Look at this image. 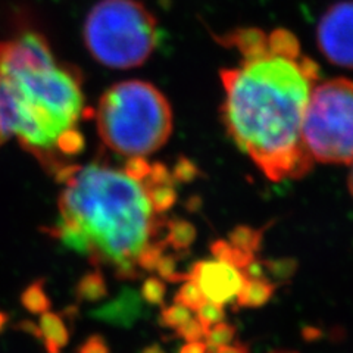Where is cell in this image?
Segmentation results:
<instances>
[{"label": "cell", "instance_id": "4dcf8cb0", "mask_svg": "<svg viewBox=\"0 0 353 353\" xmlns=\"http://www.w3.org/2000/svg\"><path fill=\"white\" fill-rule=\"evenodd\" d=\"M352 165H353V163H352ZM347 184H349V192H350L352 199H353V167H352V171H350V174H349V181H347Z\"/></svg>", "mask_w": 353, "mask_h": 353}, {"label": "cell", "instance_id": "ac0fdd59", "mask_svg": "<svg viewBox=\"0 0 353 353\" xmlns=\"http://www.w3.org/2000/svg\"><path fill=\"white\" fill-rule=\"evenodd\" d=\"M190 318H192L190 309H187L185 306L174 302L170 306L162 307L161 315H159V321L163 327L176 330V328H180L184 323L189 321Z\"/></svg>", "mask_w": 353, "mask_h": 353}, {"label": "cell", "instance_id": "484cf974", "mask_svg": "<svg viewBox=\"0 0 353 353\" xmlns=\"http://www.w3.org/2000/svg\"><path fill=\"white\" fill-rule=\"evenodd\" d=\"M174 175H175V180L179 183H189V181H193L199 171L197 168L194 167V165L187 161V159H180L179 162L175 163V167L172 170Z\"/></svg>", "mask_w": 353, "mask_h": 353}, {"label": "cell", "instance_id": "4316f807", "mask_svg": "<svg viewBox=\"0 0 353 353\" xmlns=\"http://www.w3.org/2000/svg\"><path fill=\"white\" fill-rule=\"evenodd\" d=\"M79 353H109V347L103 337L92 336L80 346Z\"/></svg>", "mask_w": 353, "mask_h": 353}, {"label": "cell", "instance_id": "f546056e", "mask_svg": "<svg viewBox=\"0 0 353 353\" xmlns=\"http://www.w3.org/2000/svg\"><path fill=\"white\" fill-rule=\"evenodd\" d=\"M141 353H165V350L159 345H150L143 349Z\"/></svg>", "mask_w": 353, "mask_h": 353}, {"label": "cell", "instance_id": "7c38bea8", "mask_svg": "<svg viewBox=\"0 0 353 353\" xmlns=\"http://www.w3.org/2000/svg\"><path fill=\"white\" fill-rule=\"evenodd\" d=\"M165 227H167V236L163 240L167 246H171L176 252L192 248L197 236V231L192 223L185 219H171L167 221Z\"/></svg>", "mask_w": 353, "mask_h": 353}, {"label": "cell", "instance_id": "d4e9b609", "mask_svg": "<svg viewBox=\"0 0 353 353\" xmlns=\"http://www.w3.org/2000/svg\"><path fill=\"white\" fill-rule=\"evenodd\" d=\"M176 336L181 337L184 341H197V340H203L208 330L202 325V323L199 321L197 318H190L189 321L184 323L180 328H176Z\"/></svg>", "mask_w": 353, "mask_h": 353}, {"label": "cell", "instance_id": "f1b7e54d", "mask_svg": "<svg viewBox=\"0 0 353 353\" xmlns=\"http://www.w3.org/2000/svg\"><path fill=\"white\" fill-rule=\"evenodd\" d=\"M215 353H250L249 347L243 343H230L219 347Z\"/></svg>", "mask_w": 353, "mask_h": 353}, {"label": "cell", "instance_id": "7402d4cb", "mask_svg": "<svg viewBox=\"0 0 353 353\" xmlns=\"http://www.w3.org/2000/svg\"><path fill=\"white\" fill-rule=\"evenodd\" d=\"M154 271L165 283H183L189 279V274L180 272L176 268V258L174 255H165V253L159 258Z\"/></svg>", "mask_w": 353, "mask_h": 353}, {"label": "cell", "instance_id": "52a82bcc", "mask_svg": "<svg viewBox=\"0 0 353 353\" xmlns=\"http://www.w3.org/2000/svg\"><path fill=\"white\" fill-rule=\"evenodd\" d=\"M316 41L327 61L353 68V0L337 2L325 10L318 22Z\"/></svg>", "mask_w": 353, "mask_h": 353}, {"label": "cell", "instance_id": "cb8c5ba5", "mask_svg": "<svg viewBox=\"0 0 353 353\" xmlns=\"http://www.w3.org/2000/svg\"><path fill=\"white\" fill-rule=\"evenodd\" d=\"M22 302L31 312H44L49 307V299L43 290L41 283L32 284L22 296Z\"/></svg>", "mask_w": 353, "mask_h": 353}, {"label": "cell", "instance_id": "5bb4252c", "mask_svg": "<svg viewBox=\"0 0 353 353\" xmlns=\"http://www.w3.org/2000/svg\"><path fill=\"white\" fill-rule=\"evenodd\" d=\"M262 237H263V230H256L249 225H237L230 231L228 241L236 248L255 255V253L261 249Z\"/></svg>", "mask_w": 353, "mask_h": 353}, {"label": "cell", "instance_id": "3957f363", "mask_svg": "<svg viewBox=\"0 0 353 353\" xmlns=\"http://www.w3.org/2000/svg\"><path fill=\"white\" fill-rule=\"evenodd\" d=\"M87 110L80 70L39 31L0 40V148L17 141L57 179L84 150Z\"/></svg>", "mask_w": 353, "mask_h": 353}, {"label": "cell", "instance_id": "ba28073f", "mask_svg": "<svg viewBox=\"0 0 353 353\" xmlns=\"http://www.w3.org/2000/svg\"><path fill=\"white\" fill-rule=\"evenodd\" d=\"M187 274H189V279L194 280L201 287L206 301L219 305H225L236 299L246 281L241 270L218 259L199 261L193 263Z\"/></svg>", "mask_w": 353, "mask_h": 353}, {"label": "cell", "instance_id": "e0dca14e", "mask_svg": "<svg viewBox=\"0 0 353 353\" xmlns=\"http://www.w3.org/2000/svg\"><path fill=\"white\" fill-rule=\"evenodd\" d=\"M205 301L206 297L203 296L201 287H199L197 283L192 279H187L185 281H183L181 287L179 289V292L175 293V297H174L175 303L185 306L187 309H190L192 312H194Z\"/></svg>", "mask_w": 353, "mask_h": 353}, {"label": "cell", "instance_id": "5b68a950", "mask_svg": "<svg viewBox=\"0 0 353 353\" xmlns=\"http://www.w3.org/2000/svg\"><path fill=\"white\" fill-rule=\"evenodd\" d=\"M83 40L103 66L137 68L158 46V21L139 0H99L84 19Z\"/></svg>", "mask_w": 353, "mask_h": 353}, {"label": "cell", "instance_id": "603a6c76", "mask_svg": "<svg viewBox=\"0 0 353 353\" xmlns=\"http://www.w3.org/2000/svg\"><path fill=\"white\" fill-rule=\"evenodd\" d=\"M196 318L202 323V325L209 330L212 325L224 321L225 319V311L224 305H219L211 301H205L201 306L196 309Z\"/></svg>", "mask_w": 353, "mask_h": 353}, {"label": "cell", "instance_id": "9a60e30c", "mask_svg": "<svg viewBox=\"0 0 353 353\" xmlns=\"http://www.w3.org/2000/svg\"><path fill=\"white\" fill-rule=\"evenodd\" d=\"M236 337V327L225 321H221L208 330L203 339L206 345V353H215L219 347L233 343Z\"/></svg>", "mask_w": 353, "mask_h": 353}, {"label": "cell", "instance_id": "83f0119b", "mask_svg": "<svg viewBox=\"0 0 353 353\" xmlns=\"http://www.w3.org/2000/svg\"><path fill=\"white\" fill-rule=\"evenodd\" d=\"M180 353H206V345L203 340L185 341V345L180 349Z\"/></svg>", "mask_w": 353, "mask_h": 353}, {"label": "cell", "instance_id": "d6a6232c", "mask_svg": "<svg viewBox=\"0 0 353 353\" xmlns=\"http://www.w3.org/2000/svg\"><path fill=\"white\" fill-rule=\"evenodd\" d=\"M2 321H3V318H2V315H0V324H2Z\"/></svg>", "mask_w": 353, "mask_h": 353}, {"label": "cell", "instance_id": "44dd1931", "mask_svg": "<svg viewBox=\"0 0 353 353\" xmlns=\"http://www.w3.org/2000/svg\"><path fill=\"white\" fill-rule=\"evenodd\" d=\"M165 248H167V243H165V240H157V241L149 243V245L141 250L140 256L137 259L139 270L146 271V272L154 271L159 258L163 255Z\"/></svg>", "mask_w": 353, "mask_h": 353}, {"label": "cell", "instance_id": "d6986e66", "mask_svg": "<svg viewBox=\"0 0 353 353\" xmlns=\"http://www.w3.org/2000/svg\"><path fill=\"white\" fill-rule=\"evenodd\" d=\"M165 294H167V285H165V281L162 279L149 277L143 281L140 296L149 305L163 306Z\"/></svg>", "mask_w": 353, "mask_h": 353}, {"label": "cell", "instance_id": "ffe728a7", "mask_svg": "<svg viewBox=\"0 0 353 353\" xmlns=\"http://www.w3.org/2000/svg\"><path fill=\"white\" fill-rule=\"evenodd\" d=\"M262 265L265 268V272H270L271 277L279 281H285L293 277L297 268L296 261L292 258L265 259L262 261Z\"/></svg>", "mask_w": 353, "mask_h": 353}, {"label": "cell", "instance_id": "6da1fadb", "mask_svg": "<svg viewBox=\"0 0 353 353\" xmlns=\"http://www.w3.org/2000/svg\"><path fill=\"white\" fill-rule=\"evenodd\" d=\"M219 41L239 57L236 65L221 70L230 137L268 180L302 179L314 167L302 123L319 83L318 63L284 28H237Z\"/></svg>", "mask_w": 353, "mask_h": 353}, {"label": "cell", "instance_id": "4fadbf2b", "mask_svg": "<svg viewBox=\"0 0 353 353\" xmlns=\"http://www.w3.org/2000/svg\"><path fill=\"white\" fill-rule=\"evenodd\" d=\"M211 252H212V256L215 259L233 265V267H236L241 271L245 270L248 265L256 258L253 253L245 252V250L236 248L234 245H231L228 240L214 241L211 245Z\"/></svg>", "mask_w": 353, "mask_h": 353}, {"label": "cell", "instance_id": "1f68e13d", "mask_svg": "<svg viewBox=\"0 0 353 353\" xmlns=\"http://www.w3.org/2000/svg\"><path fill=\"white\" fill-rule=\"evenodd\" d=\"M270 353H297V352H293V350H272Z\"/></svg>", "mask_w": 353, "mask_h": 353}, {"label": "cell", "instance_id": "277c9868", "mask_svg": "<svg viewBox=\"0 0 353 353\" xmlns=\"http://www.w3.org/2000/svg\"><path fill=\"white\" fill-rule=\"evenodd\" d=\"M94 118L106 149L124 158L158 152L167 145L174 125L168 99L143 80L110 85L99 99Z\"/></svg>", "mask_w": 353, "mask_h": 353}, {"label": "cell", "instance_id": "8fae6325", "mask_svg": "<svg viewBox=\"0 0 353 353\" xmlns=\"http://www.w3.org/2000/svg\"><path fill=\"white\" fill-rule=\"evenodd\" d=\"M37 336L44 340V345H46L49 353H59L61 349L68 343L70 331L63 324L62 318L58 315L43 314Z\"/></svg>", "mask_w": 353, "mask_h": 353}, {"label": "cell", "instance_id": "8992f818", "mask_svg": "<svg viewBox=\"0 0 353 353\" xmlns=\"http://www.w3.org/2000/svg\"><path fill=\"white\" fill-rule=\"evenodd\" d=\"M302 139L314 162L353 163V81L318 83L303 115Z\"/></svg>", "mask_w": 353, "mask_h": 353}, {"label": "cell", "instance_id": "2e32d148", "mask_svg": "<svg viewBox=\"0 0 353 353\" xmlns=\"http://www.w3.org/2000/svg\"><path fill=\"white\" fill-rule=\"evenodd\" d=\"M108 294L106 281L102 272L87 274L79 284V296L83 301H99Z\"/></svg>", "mask_w": 353, "mask_h": 353}, {"label": "cell", "instance_id": "9c48e42d", "mask_svg": "<svg viewBox=\"0 0 353 353\" xmlns=\"http://www.w3.org/2000/svg\"><path fill=\"white\" fill-rule=\"evenodd\" d=\"M140 311L141 296L136 294L132 290H125L119 299L101 309L97 314L101 315V318L108 319V321L130 325L140 316Z\"/></svg>", "mask_w": 353, "mask_h": 353}, {"label": "cell", "instance_id": "30bf717a", "mask_svg": "<svg viewBox=\"0 0 353 353\" xmlns=\"http://www.w3.org/2000/svg\"><path fill=\"white\" fill-rule=\"evenodd\" d=\"M275 292V283L265 279H246L245 284L236 296L240 307H261L267 305Z\"/></svg>", "mask_w": 353, "mask_h": 353}, {"label": "cell", "instance_id": "7a4b0ae2", "mask_svg": "<svg viewBox=\"0 0 353 353\" xmlns=\"http://www.w3.org/2000/svg\"><path fill=\"white\" fill-rule=\"evenodd\" d=\"M153 180L154 162L146 157L127 158L123 165L106 159L71 165L57 176L59 216L49 233L115 277L137 279L141 250L158 240L167 223L149 201Z\"/></svg>", "mask_w": 353, "mask_h": 353}]
</instances>
